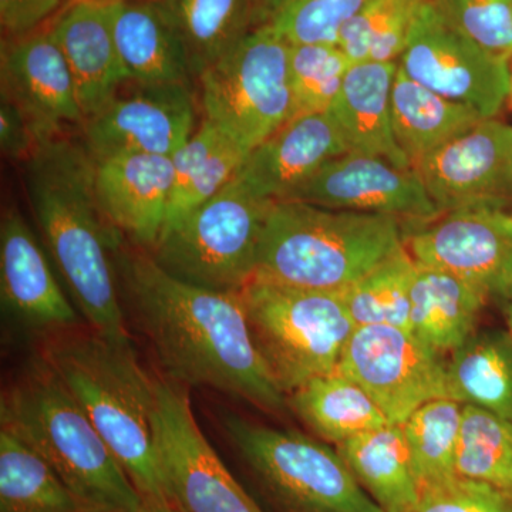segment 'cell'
<instances>
[{
    "mask_svg": "<svg viewBox=\"0 0 512 512\" xmlns=\"http://www.w3.org/2000/svg\"><path fill=\"white\" fill-rule=\"evenodd\" d=\"M0 512H84L45 458L0 430Z\"/></svg>",
    "mask_w": 512,
    "mask_h": 512,
    "instance_id": "4dcf8cb0",
    "label": "cell"
},
{
    "mask_svg": "<svg viewBox=\"0 0 512 512\" xmlns=\"http://www.w3.org/2000/svg\"><path fill=\"white\" fill-rule=\"evenodd\" d=\"M346 153L348 144L329 111L298 114L248 154L237 177L258 197L278 202Z\"/></svg>",
    "mask_w": 512,
    "mask_h": 512,
    "instance_id": "d6986e66",
    "label": "cell"
},
{
    "mask_svg": "<svg viewBox=\"0 0 512 512\" xmlns=\"http://www.w3.org/2000/svg\"><path fill=\"white\" fill-rule=\"evenodd\" d=\"M390 101L394 137L413 165L483 121L466 104L448 100L421 86L400 67L394 76Z\"/></svg>",
    "mask_w": 512,
    "mask_h": 512,
    "instance_id": "4316f807",
    "label": "cell"
},
{
    "mask_svg": "<svg viewBox=\"0 0 512 512\" xmlns=\"http://www.w3.org/2000/svg\"><path fill=\"white\" fill-rule=\"evenodd\" d=\"M291 0H259L258 26L268 25L276 13Z\"/></svg>",
    "mask_w": 512,
    "mask_h": 512,
    "instance_id": "b9f144b4",
    "label": "cell"
},
{
    "mask_svg": "<svg viewBox=\"0 0 512 512\" xmlns=\"http://www.w3.org/2000/svg\"><path fill=\"white\" fill-rule=\"evenodd\" d=\"M426 0H367L339 36V47L352 60L397 62L414 19Z\"/></svg>",
    "mask_w": 512,
    "mask_h": 512,
    "instance_id": "836d02e7",
    "label": "cell"
},
{
    "mask_svg": "<svg viewBox=\"0 0 512 512\" xmlns=\"http://www.w3.org/2000/svg\"><path fill=\"white\" fill-rule=\"evenodd\" d=\"M508 201L478 202L423 221L404 237L417 265L464 279L488 296H505L512 272V212Z\"/></svg>",
    "mask_w": 512,
    "mask_h": 512,
    "instance_id": "4fadbf2b",
    "label": "cell"
},
{
    "mask_svg": "<svg viewBox=\"0 0 512 512\" xmlns=\"http://www.w3.org/2000/svg\"><path fill=\"white\" fill-rule=\"evenodd\" d=\"M171 157L174 178L164 229L231 183L248 154L220 127L202 119L201 127Z\"/></svg>",
    "mask_w": 512,
    "mask_h": 512,
    "instance_id": "484cf974",
    "label": "cell"
},
{
    "mask_svg": "<svg viewBox=\"0 0 512 512\" xmlns=\"http://www.w3.org/2000/svg\"><path fill=\"white\" fill-rule=\"evenodd\" d=\"M367 0H291L271 20L289 45H339L343 26Z\"/></svg>",
    "mask_w": 512,
    "mask_h": 512,
    "instance_id": "8d00e7d4",
    "label": "cell"
},
{
    "mask_svg": "<svg viewBox=\"0 0 512 512\" xmlns=\"http://www.w3.org/2000/svg\"><path fill=\"white\" fill-rule=\"evenodd\" d=\"M140 512H181L174 505L144 503Z\"/></svg>",
    "mask_w": 512,
    "mask_h": 512,
    "instance_id": "7bdbcfd3",
    "label": "cell"
},
{
    "mask_svg": "<svg viewBox=\"0 0 512 512\" xmlns=\"http://www.w3.org/2000/svg\"><path fill=\"white\" fill-rule=\"evenodd\" d=\"M274 204L235 177L210 200L165 228L148 252L180 281L215 292H241L254 278L259 245Z\"/></svg>",
    "mask_w": 512,
    "mask_h": 512,
    "instance_id": "52a82bcc",
    "label": "cell"
},
{
    "mask_svg": "<svg viewBox=\"0 0 512 512\" xmlns=\"http://www.w3.org/2000/svg\"><path fill=\"white\" fill-rule=\"evenodd\" d=\"M336 370L359 384L390 424L402 426L424 403L448 397L443 355L396 326H357Z\"/></svg>",
    "mask_w": 512,
    "mask_h": 512,
    "instance_id": "7c38bea8",
    "label": "cell"
},
{
    "mask_svg": "<svg viewBox=\"0 0 512 512\" xmlns=\"http://www.w3.org/2000/svg\"><path fill=\"white\" fill-rule=\"evenodd\" d=\"M114 266L124 312L150 342L168 380L285 413L288 396L256 348L241 293L180 281L127 239L114 252Z\"/></svg>",
    "mask_w": 512,
    "mask_h": 512,
    "instance_id": "6da1fadb",
    "label": "cell"
},
{
    "mask_svg": "<svg viewBox=\"0 0 512 512\" xmlns=\"http://www.w3.org/2000/svg\"><path fill=\"white\" fill-rule=\"evenodd\" d=\"M457 474L512 493V421L464 406Z\"/></svg>",
    "mask_w": 512,
    "mask_h": 512,
    "instance_id": "e575fe53",
    "label": "cell"
},
{
    "mask_svg": "<svg viewBox=\"0 0 512 512\" xmlns=\"http://www.w3.org/2000/svg\"><path fill=\"white\" fill-rule=\"evenodd\" d=\"M404 248L399 218L275 202L266 220L254 278L343 292Z\"/></svg>",
    "mask_w": 512,
    "mask_h": 512,
    "instance_id": "5b68a950",
    "label": "cell"
},
{
    "mask_svg": "<svg viewBox=\"0 0 512 512\" xmlns=\"http://www.w3.org/2000/svg\"><path fill=\"white\" fill-rule=\"evenodd\" d=\"M239 293L256 348L286 396L335 372L356 329L343 292L252 279Z\"/></svg>",
    "mask_w": 512,
    "mask_h": 512,
    "instance_id": "8992f818",
    "label": "cell"
},
{
    "mask_svg": "<svg viewBox=\"0 0 512 512\" xmlns=\"http://www.w3.org/2000/svg\"><path fill=\"white\" fill-rule=\"evenodd\" d=\"M352 64L336 45H291L289 77L296 116L329 111Z\"/></svg>",
    "mask_w": 512,
    "mask_h": 512,
    "instance_id": "d590c367",
    "label": "cell"
},
{
    "mask_svg": "<svg viewBox=\"0 0 512 512\" xmlns=\"http://www.w3.org/2000/svg\"><path fill=\"white\" fill-rule=\"evenodd\" d=\"M487 298L456 275L416 264L410 292L412 332L441 355L453 353L473 335Z\"/></svg>",
    "mask_w": 512,
    "mask_h": 512,
    "instance_id": "cb8c5ba5",
    "label": "cell"
},
{
    "mask_svg": "<svg viewBox=\"0 0 512 512\" xmlns=\"http://www.w3.org/2000/svg\"><path fill=\"white\" fill-rule=\"evenodd\" d=\"M463 412V404L441 397L424 403L402 424L420 490L458 477Z\"/></svg>",
    "mask_w": 512,
    "mask_h": 512,
    "instance_id": "1f68e13d",
    "label": "cell"
},
{
    "mask_svg": "<svg viewBox=\"0 0 512 512\" xmlns=\"http://www.w3.org/2000/svg\"><path fill=\"white\" fill-rule=\"evenodd\" d=\"M357 483L384 512H410L420 484L402 426L387 424L336 446Z\"/></svg>",
    "mask_w": 512,
    "mask_h": 512,
    "instance_id": "d4e9b609",
    "label": "cell"
},
{
    "mask_svg": "<svg viewBox=\"0 0 512 512\" xmlns=\"http://www.w3.org/2000/svg\"><path fill=\"white\" fill-rule=\"evenodd\" d=\"M50 32L72 72L86 121L131 80L114 39L109 3L74 0Z\"/></svg>",
    "mask_w": 512,
    "mask_h": 512,
    "instance_id": "44dd1931",
    "label": "cell"
},
{
    "mask_svg": "<svg viewBox=\"0 0 512 512\" xmlns=\"http://www.w3.org/2000/svg\"><path fill=\"white\" fill-rule=\"evenodd\" d=\"M440 214L512 194V126L483 120L414 165Z\"/></svg>",
    "mask_w": 512,
    "mask_h": 512,
    "instance_id": "2e32d148",
    "label": "cell"
},
{
    "mask_svg": "<svg viewBox=\"0 0 512 512\" xmlns=\"http://www.w3.org/2000/svg\"><path fill=\"white\" fill-rule=\"evenodd\" d=\"M397 67V62L353 63L329 113L338 123L349 153L414 168L394 137L390 97Z\"/></svg>",
    "mask_w": 512,
    "mask_h": 512,
    "instance_id": "7402d4cb",
    "label": "cell"
},
{
    "mask_svg": "<svg viewBox=\"0 0 512 512\" xmlns=\"http://www.w3.org/2000/svg\"><path fill=\"white\" fill-rule=\"evenodd\" d=\"M23 180L74 308L94 332L131 342L114 266V252L126 238L101 210L92 154L82 140L64 134L43 141L23 163Z\"/></svg>",
    "mask_w": 512,
    "mask_h": 512,
    "instance_id": "7a4b0ae2",
    "label": "cell"
},
{
    "mask_svg": "<svg viewBox=\"0 0 512 512\" xmlns=\"http://www.w3.org/2000/svg\"><path fill=\"white\" fill-rule=\"evenodd\" d=\"M62 0H0V22L9 35L20 37L53 15Z\"/></svg>",
    "mask_w": 512,
    "mask_h": 512,
    "instance_id": "60d3db41",
    "label": "cell"
},
{
    "mask_svg": "<svg viewBox=\"0 0 512 512\" xmlns=\"http://www.w3.org/2000/svg\"><path fill=\"white\" fill-rule=\"evenodd\" d=\"M222 424L282 511L384 512L357 483L338 450L328 444L232 414Z\"/></svg>",
    "mask_w": 512,
    "mask_h": 512,
    "instance_id": "9c48e42d",
    "label": "cell"
},
{
    "mask_svg": "<svg viewBox=\"0 0 512 512\" xmlns=\"http://www.w3.org/2000/svg\"><path fill=\"white\" fill-rule=\"evenodd\" d=\"M505 296L508 298V312H507V323H508V333L512 338V272L510 276V281H508L507 292H505Z\"/></svg>",
    "mask_w": 512,
    "mask_h": 512,
    "instance_id": "ee69618b",
    "label": "cell"
},
{
    "mask_svg": "<svg viewBox=\"0 0 512 512\" xmlns=\"http://www.w3.org/2000/svg\"><path fill=\"white\" fill-rule=\"evenodd\" d=\"M510 97L512 101V72H511V87H510Z\"/></svg>",
    "mask_w": 512,
    "mask_h": 512,
    "instance_id": "bcb514c9",
    "label": "cell"
},
{
    "mask_svg": "<svg viewBox=\"0 0 512 512\" xmlns=\"http://www.w3.org/2000/svg\"><path fill=\"white\" fill-rule=\"evenodd\" d=\"M288 399L309 430L336 446L390 424L372 397L338 370L309 380Z\"/></svg>",
    "mask_w": 512,
    "mask_h": 512,
    "instance_id": "f1b7e54d",
    "label": "cell"
},
{
    "mask_svg": "<svg viewBox=\"0 0 512 512\" xmlns=\"http://www.w3.org/2000/svg\"><path fill=\"white\" fill-rule=\"evenodd\" d=\"M397 63L421 86L466 104L483 120L494 119L510 96L508 60L461 33L434 0L421 5Z\"/></svg>",
    "mask_w": 512,
    "mask_h": 512,
    "instance_id": "30bf717a",
    "label": "cell"
},
{
    "mask_svg": "<svg viewBox=\"0 0 512 512\" xmlns=\"http://www.w3.org/2000/svg\"><path fill=\"white\" fill-rule=\"evenodd\" d=\"M410 512H512V493L458 476L423 488Z\"/></svg>",
    "mask_w": 512,
    "mask_h": 512,
    "instance_id": "f35d334b",
    "label": "cell"
},
{
    "mask_svg": "<svg viewBox=\"0 0 512 512\" xmlns=\"http://www.w3.org/2000/svg\"><path fill=\"white\" fill-rule=\"evenodd\" d=\"M448 399L512 421L510 333L474 332L447 363Z\"/></svg>",
    "mask_w": 512,
    "mask_h": 512,
    "instance_id": "83f0119b",
    "label": "cell"
},
{
    "mask_svg": "<svg viewBox=\"0 0 512 512\" xmlns=\"http://www.w3.org/2000/svg\"><path fill=\"white\" fill-rule=\"evenodd\" d=\"M158 460L181 512H264L229 473L195 420L184 386L154 379Z\"/></svg>",
    "mask_w": 512,
    "mask_h": 512,
    "instance_id": "8fae6325",
    "label": "cell"
},
{
    "mask_svg": "<svg viewBox=\"0 0 512 512\" xmlns=\"http://www.w3.org/2000/svg\"><path fill=\"white\" fill-rule=\"evenodd\" d=\"M0 299L6 315L29 329L60 333L79 323L35 232L16 210L0 224Z\"/></svg>",
    "mask_w": 512,
    "mask_h": 512,
    "instance_id": "ac0fdd59",
    "label": "cell"
},
{
    "mask_svg": "<svg viewBox=\"0 0 512 512\" xmlns=\"http://www.w3.org/2000/svg\"><path fill=\"white\" fill-rule=\"evenodd\" d=\"M195 80L258 28L259 0H167Z\"/></svg>",
    "mask_w": 512,
    "mask_h": 512,
    "instance_id": "f546056e",
    "label": "cell"
},
{
    "mask_svg": "<svg viewBox=\"0 0 512 512\" xmlns=\"http://www.w3.org/2000/svg\"><path fill=\"white\" fill-rule=\"evenodd\" d=\"M173 178V157L123 154L96 161L94 184L107 220L151 251L164 231Z\"/></svg>",
    "mask_w": 512,
    "mask_h": 512,
    "instance_id": "ffe728a7",
    "label": "cell"
},
{
    "mask_svg": "<svg viewBox=\"0 0 512 512\" xmlns=\"http://www.w3.org/2000/svg\"><path fill=\"white\" fill-rule=\"evenodd\" d=\"M101 2H117V0H101ZM153 2H167V0H153Z\"/></svg>",
    "mask_w": 512,
    "mask_h": 512,
    "instance_id": "f6af8a7d",
    "label": "cell"
},
{
    "mask_svg": "<svg viewBox=\"0 0 512 512\" xmlns=\"http://www.w3.org/2000/svg\"><path fill=\"white\" fill-rule=\"evenodd\" d=\"M416 262L406 248L387 258L343 291L357 326L387 325L412 332L410 292Z\"/></svg>",
    "mask_w": 512,
    "mask_h": 512,
    "instance_id": "d6a6232c",
    "label": "cell"
},
{
    "mask_svg": "<svg viewBox=\"0 0 512 512\" xmlns=\"http://www.w3.org/2000/svg\"><path fill=\"white\" fill-rule=\"evenodd\" d=\"M40 141L22 110L13 101L2 96L0 103V147L3 156L26 160L39 147Z\"/></svg>",
    "mask_w": 512,
    "mask_h": 512,
    "instance_id": "ab89813d",
    "label": "cell"
},
{
    "mask_svg": "<svg viewBox=\"0 0 512 512\" xmlns=\"http://www.w3.org/2000/svg\"><path fill=\"white\" fill-rule=\"evenodd\" d=\"M107 3L117 49L133 82L192 84L187 50L165 3Z\"/></svg>",
    "mask_w": 512,
    "mask_h": 512,
    "instance_id": "603a6c76",
    "label": "cell"
},
{
    "mask_svg": "<svg viewBox=\"0 0 512 512\" xmlns=\"http://www.w3.org/2000/svg\"><path fill=\"white\" fill-rule=\"evenodd\" d=\"M2 96L25 114L40 143L83 127L76 84L52 32L16 37L2 50Z\"/></svg>",
    "mask_w": 512,
    "mask_h": 512,
    "instance_id": "e0dca14e",
    "label": "cell"
},
{
    "mask_svg": "<svg viewBox=\"0 0 512 512\" xmlns=\"http://www.w3.org/2000/svg\"><path fill=\"white\" fill-rule=\"evenodd\" d=\"M42 356L82 406L144 503L174 505L158 460L156 386L138 362L133 343L94 330L60 332Z\"/></svg>",
    "mask_w": 512,
    "mask_h": 512,
    "instance_id": "3957f363",
    "label": "cell"
},
{
    "mask_svg": "<svg viewBox=\"0 0 512 512\" xmlns=\"http://www.w3.org/2000/svg\"><path fill=\"white\" fill-rule=\"evenodd\" d=\"M289 47L271 23L258 26L198 77L204 119L247 154L296 116Z\"/></svg>",
    "mask_w": 512,
    "mask_h": 512,
    "instance_id": "ba28073f",
    "label": "cell"
},
{
    "mask_svg": "<svg viewBox=\"0 0 512 512\" xmlns=\"http://www.w3.org/2000/svg\"><path fill=\"white\" fill-rule=\"evenodd\" d=\"M2 426L45 458L84 512H140L144 500L45 357L3 394Z\"/></svg>",
    "mask_w": 512,
    "mask_h": 512,
    "instance_id": "277c9868",
    "label": "cell"
},
{
    "mask_svg": "<svg viewBox=\"0 0 512 512\" xmlns=\"http://www.w3.org/2000/svg\"><path fill=\"white\" fill-rule=\"evenodd\" d=\"M461 33L491 55L512 57V0H434Z\"/></svg>",
    "mask_w": 512,
    "mask_h": 512,
    "instance_id": "74e56055",
    "label": "cell"
},
{
    "mask_svg": "<svg viewBox=\"0 0 512 512\" xmlns=\"http://www.w3.org/2000/svg\"><path fill=\"white\" fill-rule=\"evenodd\" d=\"M192 84H144L130 80L84 121L82 141L94 161L123 156H174L195 133Z\"/></svg>",
    "mask_w": 512,
    "mask_h": 512,
    "instance_id": "5bb4252c",
    "label": "cell"
},
{
    "mask_svg": "<svg viewBox=\"0 0 512 512\" xmlns=\"http://www.w3.org/2000/svg\"><path fill=\"white\" fill-rule=\"evenodd\" d=\"M282 201L414 221L440 215L416 168H399L383 158L356 153L333 158Z\"/></svg>",
    "mask_w": 512,
    "mask_h": 512,
    "instance_id": "9a60e30c",
    "label": "cell"
}]
</instances>
